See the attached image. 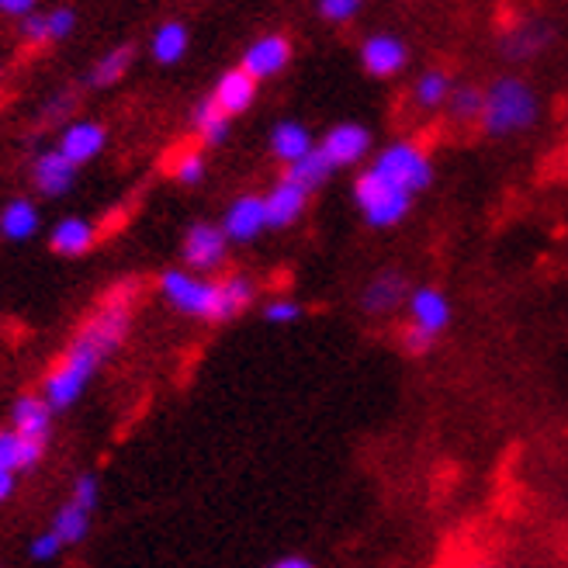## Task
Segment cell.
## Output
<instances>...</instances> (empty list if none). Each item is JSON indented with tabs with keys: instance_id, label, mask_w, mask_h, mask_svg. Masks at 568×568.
<instances>
[{
	"instance_id": "cell-1",
	"label": "cell",
	"mask_w": 568,
	"mask_h": 568,
	"mask_svg": "<svg viewBox=\"0 0 568 568\" xmlns=\"http://www.w3.org/2000/svg\"><path fill=\"white\" fill-rule=\"evenodd\" d=\"M129 326H132V284H122V288L111 292L94 316L73 333L70 347L45 375L42 399L52 406V413L70 409L80 399L83 388L101 372V364L125 344Z\"/></svg>"
},
{
	"instance_id": "cell-2",
	"label": "cell",
	"mask_w": 568,
	"mask_h": 568,
	"mask_svg": "<svg viewBox=\"0 0 568 568\" xmlns=\"http://www.w3.org/2000/svg\"><path fill=\"white\" fill-rule=\"evenodd\" d=\"M160 292L170 305L191 320L225 323L253 305V298H257V281L250 274H230L222 281H212L202 274H191L184 267H166L160 274Z\"/></svg>"
},
{
	"instance_id": "cell-3",
	"label": "cell",
	"mask_w": 568,
	"mask_h": 568,
	"mask_svg": "<svg viewBox=\"0 0 568 568\" xmlns=\"http://www.w3.org/2000/svg\"><path fill=\"white\" fill-rule=\"evenodd\" d=\"M541 94L520 73H499L486 83V108H481V132L489 139H514L541 122Z\"/></svg>"
},
{
	"instance_id": "cell-4",
	"label": "cell",
	"mask_w": 568,
	"mask_h": 568,
	"mask_svg": "<svg viewBox=\"0 0 568 568\" xmlns=\"http://www.w3.org/2000/svg\"><path fill=\"white\" fill-rule=\"evenodd\" d=\"M454 323L450 295L440 284H413V295L406 302V326H403V347L409 354H430L437 339Z\"/></svg>"
},
{
	"instance_id": "cell-5",
	"label": "cell",
	"mask_w": 568,
	"mask_h": 568,
	"mask_svg": "<svg viewBox=\"0 0 568 568\" xmlns=\"http://www.w3.org/2000/svg\"><path fill=\"white\" fill-rule=\"evenodd\" d=\"M367 166H372L375 174H382L388 184L403 187L413 197L423 194V191H430L434 181H437L434 156L419 139H392V142H385Z\"/></svg>"
},
{
	"instance_id": "cell-6",
	"label": "cell",
	"mask_w": 568,
	"mask_h": 568,
	"mask_svg": "<svg viewBox=\"0 0 568 568\" xmlns=\"http://www.w3.org/2000/svg\"><path fill=\"white\" fill-rule=\"evenodd\" d=\"M351 197H354V205H357L364 225H372V230H378V233L403 225L409 219V212H413V202H416L413 194H406L403 187L388 184L382 174H375L372 166H364L361 174L354 178Z\"/></svg>"
},
{
	"instance_id": "cell-7",
	"label": "cell",
	"mask_w": 568,
	"mask_h": 568,
	"mask_svg": "<svg viewBox=\"0 0 568 568\" xmlns=\"http://www.w3.org/2000/svg\"><path fill=\"white\" fill-rule=\"evenodd\" d=\"M558 42V28L548 18H517L509 21L499 39H496V52L499 60H506L509 67H524L541 60V55Z\"/></svg>"
},
{
	"instance_id": "cell-8",
	"label": "cell",
	"mask_w": 568,
	"mask_h": 568,
	"mask_svg": "<svg viewBox=\"0 0 568 568\" xmlns=\"http://www.w3.org/2000/svg\"><path fill=\"white\" fill-rule=\"evenodd\" d=\"M413 295V281L399 267H382L364 281L357 295V305L367 320H392L395 312H403Z\"/></svg>"
},
{
	"instance_id": "cell-9",
	"label": "cell",
	"mask_w": 568,
	"mask_h": 568,
	"mask_svg": "<svg viewBox=\"0 0 568 568\" xmlns=\"http://www.w3.org/2000/svg\"><path fill=\"white\" fill-rule=\"evenodd\" d=\"M230 240H225L222 225L215 222H194L187 225V233L181 240V261H184V271L191 274H202L209 277L212 271H219L230 257Z\"/></svg>"
},
{
	"instance_id": "cell-10",
	"label": "cell",
	"mask_w": 568,
	"mask_h": 568,
	"mask_svg": "<svg viewBox=\"0 0 568 568\" xmlns=\"http://www.w3.org/2000/svg\"><path fill=\"white\" fill-rule=\"evenodd\" d=\"M320 153L333 163V170L357 166L375 153V132L364 122H336L323 132Z\"/></svg>"
},
{
	"instance_id": "cell-11",
	"label": "cell",
	"mask_w": 568,
	"mask_h": 568,
	"mask_svg": "<svg viewBox=\"0 0 568 568\" xmlns=\"http://www.w3.org/2000/svg\"><path fill=\"white\" fill-rule=\"evenodd\" d=\"M357 55H361L364 73L375 77V80H392V77H399L409 67V45H406L403 36H395V32L364 36Z\"/></svg>"
},
{
	"instance_id": "cell-12",
	"label": "cell",
	"mask_w": 568,
	"mask_h": 568,
	"mask_svg": "<svg viewBox=\"0 0 568 568\" xmlns=\"http://www.w3.org/2000/svg\"><path fill=\"white\" fill-rule=\"evenodd\" d=\"M292 55H295V45L284 32H267V36H257L240 55V70L250 73L253 80H271V77H281L284 70L292 67Z\"/></svg>"
},
{
	"instance_id": "cell-13",
	"label": "cell",
	"mask_w": 568,
	"mask_h": 568,
	"mask_svg": "<svg viewBox=\"0 0 568 568\" xmlns=\"http://www.w3.org/2000/svg\"><path fill=\"white\" fill-rule=\"evenodd\" d=\"M222 233L230 243H253L261 240L267 225V209H264V194H240L230 202L222 215Z\"/></svg>"
},
{
	"instance_id": "cell-14",
	"label": "cell",
	"mask_w": 568,
	"mask_h": 568,
	"mask_svg": "<svg viewBox=\"0 0 568 568\" xmlns=\"http://www.w3.org/2000/svg\"><path fill=\"white\" fill-rule=\"evenodd\" d=\"M308 202H312V194L302 184H295L288 178L274 181L271 191L264 194L267 225H271V230H292V225L305 215Z\"/></svg>"
},
{
	"instance_id": "cell-15",
	"label": "cell",
	"mask_w": 568,
	"mask_h": 568,
	"mask_svg": "<svg viewBox=\"0 0 568 568\" xmlns=\"http://www.w3.org/2000/svg\"><path fill=\"white\" fill-rule=\"evenodd\" d=\"M108 146V129L94 119H80V122H70L60 135V150L73 166H83L101 156V150Z\"/></svg>"
},
{
	"instance_id": "cell-16",
	"label": "cell",
	"mask_w": 568,
	"mask_h": 568,
	"mask_svg": "<svg viewBox=\"0 0 568 568\" xmlns=\"http://www.w3.org/2000/svg\"><path fill=\"white\" fill-rule=\"evenodd\" d=\"M257 88H261L257 80H253L250 73H243L240 67H233V70H225L215 80V88H212L209 98L222 108V115L240 119V115H246V111L253 108V101H257Z\"/></svg>"
},
{
	"instance_id": "cell-17",
	"label": "cell",
	"mask_w": 568,
	"mask_h": 568,
	"mask_svg": "<svg viewBox=\"0 0 568 568\" xmlns=\"http://www.w3.org/2000/svg\"><path fill=\"white\" fill-rule=\"evenodd\" d=\"M267 146H271V156L277 163H284V170H288L292 163L305 160L312 150L320 146V142H316V135L308 132L305 122H298V119H281L271 129V135H267Z\"/></svg>"
},
{
	"instance_id": "cell-18",
	"label": "cell",
	"mask_w": 568,
	"mask_h": 568,
	"mask_svg": "<svg viewBox=\"0 0 568 568\" xmlns=\"http://www.w3.org/2000/svg\"><path fill=\"white\" fill-rule=\"evenodd\" d=\"M32 184L45 197H63L77 184V166L60 150H45L32 163Z\"/></svg>"
},
{
	"instance_id": "cell-19",
	"label": "cell",
	"mask_w": 568,
	"mask_h": 568,
	"mask_svg": "<svg viewBox=\"0 0 568 568\" xmlns=\"http://www.w3.org/2000/svg\"><path fill=\"white\" fill-rule=\"evenodd\" d=\"M11 430L21 434L24 440L49 444L52 434V406L42 395H18L11 406Z\"/></svg>"
},
{
	"instance_id": "cell-20",
	"label": "cell",
	"mask_w": 568,
	"mask_h": 568,
	"mask_svg": "<svg viewBox=\"0 0 568 568\" xmlns=\"http://www.w3.org/2000/svg\"><path fill=\"white\" fill-rule=\"evenodd\" d=\"M454 88H458V80H454L450 70H440V67H430V70H423L416 80H413V88H409V98L419 111H440L447 108Z\"/></svg>"
},
{
	"instance_id": "cell-21",
	"label": "cell",
	"mask_w": 568,
	"mask_h": 568,
	"mask_svg": "<svg viewBox=\"0 0 568 568\" xmlns=\"http://www.w3.org/2000/svg\"><path fill=\"white\" fill-rule=\"evenodd\" d=\"M94 243H98V230L88 219H77V215L60 219L55 230L49 233V246L52 253H60V257H83Z\"/></svg>"
},
{
	"instance_id": "cell-22",
	"label": "cell",
	"mask_w": 568,
	"mask_h": 568,
	"mask_svg": "<svg viewBox=\"0 0 568 568\" xmlns=\"http://www.w3.org/2000/svg\"><path fill=\"white\" fill-rule=\"evenodd\" d=\"M187 49H191V32H187L184 21L170 18V21L156 24V32L150 39V52L160 67H178L187 55Z\"/></svg>"
},
{
	"instance_id": "cell-23",
	"label": "cell",
	"mask_w": 568,
	"mask_h": 568,
	"mask_svg": "<svg viewBox=\"0 0 568 568\" xmlns=\"http://www.w3.org/2000/svg\"><path fill=\"white\" fill-rule=\"evenodd\" d=\"M39 209L28 202V197H11V202L0 209V236L11 243H28L39 233Z\"/></svg>"
},
{
	"instance_id": "cell-24",
	"label": "cell",
	"mask_w": 568,
	"mask_h": 568,
	"mask_svg": "<svg viewBox=\"0 0 568 568\" xmlns=\"http://www.w3.org/2000/svg\"><path fill=\"white\" fill-rule=\"evenodd\" d=\"M42 454H45V444L24 440L14 430H0V471H8V475L28 471L42 462Z\"/></svg>"
},
{
	"instance_id": "cell-25",
	"label": "cell",
	"mask_w": 568,
	"mask_h": 568,
	"mask_svg": "<svg viewBox=\"0 0 568 568\" xmlns=\"http://www.w3.org/2000/svg\"><path fill=\"white\" fill-rule=\"evenodd\" d=\"M191 125L197 132V139L205 142V146H222L225 139H230L233 132V119L230 115H222V108L205 98V101H197L194 111H191Z\"/></svg>"
},
{
	"instance_id": "cell-26",
	"label": "cell",
	"mask_w": 568,
	"mask_h": 568,
	"mask_svg": "<svg viewBox=\"0 0 568 568\" xmlns=\"http://www.w3.org/2000/svg\"><path fill=\"white\" fill-rule=\"evenodd\" d=\"M132 67H135V45H129V42L111 45V49L101 55V60L91 67L88 83H91V88H111V83H119Z\"/></svg>"
},
{
	"instance_id": "cell-27",
	"label": "cell",
	"mask_w": 568,
	"mask_h": 568,
	"mask_svg": "<svg viewBox=\"0 0 568 568\" xmlns=\"http://www.w3.org/2000/svg\"><path fill=\"white\" fill-rule=\"evenodd\" d=\"M333 174H336V170H333V163L320 153V146L312 150L305 160H298V163H292L288 170H284V178L295 181V184H302L308 194H316V191L333 178Z\"/></svg>"
},
{
	"instance_id": "cell-28",
	"label": "cell",
	"mask_w": 568,
	"mask_h": 568,
	"mask_svg": "<svg viewBox=\"0 0 568 568\" xmlns=\"http://www.w3.org/2000/svg\"><path fill=\"white\" fill-rule=\"evenodd\" d=\"M49 530L60 537L63 545H80L83 537L91 534V514H88V509H80L77 503H63L60 509H55Z\"/></svg>"
},
{
	"instance_id": "cell-29",
	"label": "cell",
	"mask_w": 568,
	"mask_h": 568,
	"mask_svg": "<svg viewBox=\"0 0 568 568\" xmlns=\"http://www.w3.org/2000/svg\"><path fill=\"white\" fill-rule=\"evenodd\" d=\"M481 108H486V88H478V83H458L447 101L450 119H458V122H478Z\"/></svg>"
},
{
	"instance_id": "cell-30",
	"label": "cell",
	"mask_w": 568,
	"mask_h": 568,
	"mask_svg": "<svg viewBox=\"0 0 568 568\" xmlns=\"http://www.w3.org/2000/svg\"><path fill=\"white\" fill-rule=\"evenodd\" d=\"M170 174H174V181L184 187H197L209 174V160L202 150H181L174 160H170Z\"/></svg>"
},
{
	"instance_id": "cell-31",
	"label": "cell",
	"mask_w": 568,
	"mask_h": 568,
	"mask_svg": "<svg viewBox=\"0 0 568 568\" xmlns=\"http://www.w3.org/2000/svg\"><path fill=\"white\" fill-rule=\"evenodd\" d=\"M264 323H271V326H292V323H298L302 316H305V305L298 302V298H292V295H277V298H271L267 305H264Z\"/></svg>"
},
{
	"instance_id": "cell-32",
	"label": "cell",
	"mask_w": 568,
	"mask_h": 568,
	"mask_svg": "<svg viewBox=\"0 0 568 568\" xmlns=\"http://www.w3.org/2000/svg\"><path fill=\"white\" fill-rule=\"evenodd\" d=\"M361 11H364L361 0H320V4H316L320 21L336 24V28H344V24L357 21V18H361Z\"/></svg>"
},
{
	"instance_id": "cell-33",
	"label": "cell",
	"mask_w": 568,
	"mask_h": 568,
	"mask_svg": "<svg viewBox=\"0 0 568 568\" xmlns=\"http://www.w3.org/2000/svg\"><path fill=\"white\" fill-rule=\"evenodd\" d=\"M49 18V42H63L73 36L77 28V11L73 8H55V11H45Z\"/></svg>"
},
{
	"instance_id": "cell-34",
	"label": "cell",
	"mask_w": 568,
	"mask_h": 568,
	"mask_svg": "<svg viewBox=\"0 0 568 568\" xmlns=\"http://www.w3.org/2000/svg\"><path fill=\"white\" fill-rule=\"evenodd\" d=\"M98 496H101V489H98V475H80L77 481H73V496H70V503H77L80 509H91L98 506Z\"/></svg>"
},
{
	"instance_id": "cell-35",
	"label": "cell",
	"mask_w": 568,
	"mask_h": 568,
	"mask_svg": "<svg viewBox=\"0 0 568 568\" xmlns=\"http://www.w3.org/2000/svg\"><path fill=\"white\" fill-rule=\"evenodd\" d=\"M18 32H21V39L28 45H45L49 42V18H45V11H36L32 18H24L18 24Z\"/></svg>"
},
{
	"instance_id": "cell-36",
	"label": "cell",
	"mask_w": 568,
	"mask_h": 568,
	"mask_svg": "<svg viewBox=\"0 0 568 568\" xmlns=\"http://www.w3.org/2000/svg\"><path fill=\"white\" fill-rule=\"evenodd\" d=\"M63 548H67V545H63L52 530H42V534L36 537V541H32V548H28V555H32L36 561H52Z\"/></svg>"
},
{
	"instance_id": "cell-37",
	"label": "cell",
	"mask_w": 568,
	"mask_h": 568,
	"mask_svg": "<svg viewBox=\"0 0 568 568\" xmlns=\"http://www.w3.org/2000/svg\"><path fill=\"white\" fill-rule=\"evenodd\" d=\"M0 14L24 21V18L36 14V0H0Z\"/></svg>"
},
{
	"instance_id": "cell-38",
	"label": "cell",
	"mask_w": 568,
	"mask_h": 568,
	"mask_svg": "<svg viewBox=\"0 0 568 568\" xmlns=\"http://www.w3.org/2000/svg\"><path fill=\"white\" fill-rule=\"evenodd\" d=\"M264 568H316V561H312L308 555H281Z\"/></svg>"
},
{
	"instance_id": "cell-39",
	"label": "cell",
	"mask_w": 568,
	"mask_h": 568,
	"mask_svg": "<svg viewBox=\"0 0 568 568\" xmlns=\"http://www.w3.org/2000/svg\"><path fill=\"white\" fill-rule=\"evenodd\" d=\"M18 489V475H8V471H0V503H8Z\"/></svg>"
},
{
	"instance_id": "cell-40",
	"label": "cell",
	"mask_w": 568,
	"mask_h": 568,
	"mask_svg": "<svg viewBox=\"0 0 568 568\" xmlns=\"http://www.w3.org/2000/svg\"><path fill=\"white\" fill-rule=\"evenodd\" d=\"M468 568H506V565H496V561H475V565H468Z\"/></svg>"
}]
</instances>
